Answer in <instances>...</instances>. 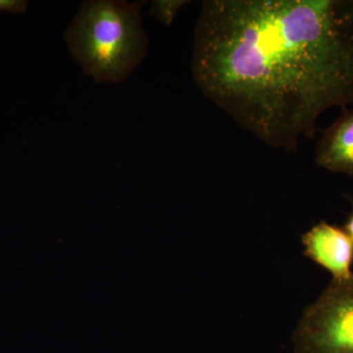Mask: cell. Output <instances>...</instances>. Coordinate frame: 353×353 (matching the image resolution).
<instances>
[{
  "instance_id": "cell-2",
  "label": "cell",
  "mask_w": 353,
  "mask_h": 353,
  "mask_svg": "<svg viewBox=\"0 0 353 353\" xmlns=\"http://www.w3.org/2000/svg\"><path fill=\"white\" fill-rule=\"evenodd\" d=\"M143 1L87 0L64 34L83 73L97 83L126 81L145 58L148 37L141 17Z\"/></svg>"
},
{
  "instance_id": "cell-6",
  "label": "cell",
  "mask_w": 353,
  "mask_h": 353,
  "mask_svg": "<svg viewBox=\"0 0 353 353\" xmlns=\"http://www.w3.org/2000/svg\"><path fill=\"white\" fill-rule=\"evenodd\" d=\"M190 2L188 0H155L152 2L150 14L162 25L170 27L179 11Z\"/></svg>"
},
{
  "instance_id": "cell-8",
  "label": "cell",
  "mask_w": 353,
  "mask_h": 353,
  "mask_svg": "<svg viewBox=\"0 0 353 353\" xmlns=\"http://www.w3.org/2000/svg\"><path fill=\"white\" fill-rule=\"evenodd\" d=\"M343 230H345V231L347 232L348 234H350V238H352L353 240V212L352 214L350 216V218H348V220L347 221V223H345V226H343Z\"/></svg>"
},
{
  "instance_id": "cell-5",
  "label": "cell",
  "mask_w": 353,
  "mask_h": 353,
  "mask_svg": "<svg viewBox=\"0 0 353 353\" xmlns=\"http://www.w3.org/2000/svg\"><path fill=\"white\" fill-rule=\"evenodd\" d=\"M315 163L353 178V108L345 109L318 141Z\"/></svg>"
},
{
  "instance_id": "cell-1",
  "label": "cell",
  "mask_w": 353,
  "mask_h": 353,
  "mask_svg": "<svg viewBox=\"0 0 353 353\" xmlns=\"http://www.w3.org/2000/svg\"><path fill=\"white\" fill-rule=\"evenodd\" d=\"M192 74L243 129L294 150L323 113L353 105V0H206Z\"/></svg>"
},
{
  "instance_id": "cell-3",
  "label": "cell",
  "mask_w": 353,
  "mask_h": 353,
  "mask_svg": "<svg viewBox=\"0 0 353 353\" xmlns=\"http://www.w3.org/2000/svg\"><path fill=\"white\" fill-rule=\"evenodd\" d=\"M294 341V353H353V273L304 310Z\"/></svg>"
},
{
  "instance_id": "cell-7",
  "label": "cell",
  "mask_w": 353,
  "mask_h": 353,
  "mask_svg": "<svg viewBox=\"0 0 353 353\" xmlns=\"http://www.w3.org/2000/svg\"><path fill=\"white\" fill-rule=\"evenodd\" d=\"M26 0H0V12L20 14L28 8Z\"/></svg>"
},
{
  "instance_id": "cell-4",
  "label": "cell",
  "mask_w": 353,
  "mask_h": 353,
  "mask_svg": "<svg viewBox=\"0 0 353 353\" xmlns=\"http://www.w3.org/2000/svg\"><path fill=\"white\" fill-rule=\"evenodd\" d=\"M301 243L304 255L331 273L333 280L352 275L353 240L343 228L321 221L303 234Z\"/></svg>"
}]
</instances>
